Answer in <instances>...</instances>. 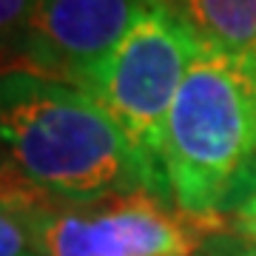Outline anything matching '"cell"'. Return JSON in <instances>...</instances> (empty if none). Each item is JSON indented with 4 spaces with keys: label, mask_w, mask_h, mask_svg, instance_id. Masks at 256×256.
<instances>
[{
    "label": "cell",
    "mask_w": 256,
    "mask_h": 256,
    "mask_svg": "<svg viewBox=\"0 0 256 256\" xmlns=\"http://www.w3.org/2000/svg\"><path fill=\"white\" fill-rule=\"evenodd\" d=\"M245 228H256V191L234 210V220H230V230H245Z\"/></svg>",
    "instance_id": "obj_10"
},
{
    "label": "cell",
    "mask_w": 256,
    "mask_h": 256,
    "mask_svg": "<svg viewBox=\"0 0 256 256\" xmlns=\"http://www.w3.org/2000/svg\"><path fill=\"white\" fill-rule=\"evenodd\" d=\"M256 162V57L200 48L171 106L162 171L185 216L222 225Z\"/></svg>",
    "instance_id": "obj_2"
},
{
    "label": "cell",
    "mask_w": 256,
    "mask_h": 256,
    "mask_svg": "<svg viewBox=\"0 0 256 256\" xmlns=\"http://www.w3.org/2000/svg\"><path fill=\"white\" fill-rule=\"evenodd\" d=\"M216 230L225 228L191 220L148 191L82 205L46 202L37 214L43 256H194Z\"/></svg>",
    "instance_id": "obj_4"
},
{
    "label": "cell",
    "mask_w": 256,
    "mask_h": 256,
    "mask_svg": "<svg viewBox=\"0 0 256 256\" xmlns=\"http://www.w3.org/2000/svg\"><path fill=\"white\" fill-rule=\"evenodd\" d=\"M200 48L168 0H142L120 43L77 86L108 111L156 168H162L165 122Z\"/></svg>",
    "instance_id": "obj_3"
},
{
    "label": "cell",
    "mask_w": 256,
    "mask_h": 256,
    "mask_svg": "<svg viewBox=\"0 0 256 256\" xmlns=\"http://www.w3.org/2000/svg\"><path fill=\"white\" fill-rule=\"evenodd\" d=\"M196 43L222 54L256 57V0H168Z\"/></svg>",
    "instance_id": "obj_6"
},
{
    "label": "cell",
    "mask_w": 256,
    "mask_h": 256,
    "mask_svg": "<svg viewBox=\"0 0 256 256\" xmlns=\"http://www.w3.org/2000/svg\"><path fill=\"white\" fill-rule=\"evenodd\" d=\"M0 174L60 205L140 191L171 202L165 171L92 94L28 68L0 72Z\"/></svg>",
    "instance_id": "obj_1"
},
{
    "label": "cell",
    "mask_w": 256,
    "mask_h": 256,
    "mask_svg": "<svg viewBox=\"0 0 256 256\" xmlns=\"http://www.w3.org/2000/svg\"><path fill=\"white\" fill-rule=\"evenodd\" d=\"M194 256H256V242L234 230H216L196 248Z\"/></svg>",
    "instance_id": "obj_9"
},
{
    "label": "cell",
    "mask_w": 256,
    "mask_h": 256,
    "mask_svg": "<svg viewBox=\"0 0 256 256\" xmlns=\"http://www.w3.org/2000/svg\"><path fill=\"white\" fill-rule=\"evenodd\" d=\"M234 234H239V236L250 239V242H256V228H245V230H234Z\"/></svg>",
    "instance_id": "obj_12"
},
{
    "label": "cell",
    "mask_w": 256,
    "mask_h": 256,
    "mask_svg": "<svg viewBox=\"0 0 256 256\" xmlns=\"http://www.w3.org/2000/svg\"><path fill=\"white\" fill-rule=\"evenodd\" d=\"M142 0H37L26 68L77 82L128 32Z\"/></svg>",
    "instance_id": "obj_5"
},
{
    "label": "cell",
    "mask_w": 256,
    "mask_h": 256,
    "mask_svg": "<svg viewBox=\"0 0 256 256\" xmlns=\"http://www.w3.org/2000/svg\"><path fill=\"white\" fill-rule=\"evenodd\" d=\"M256 191V162H254V168H250V176H248V185H245V200L250 196V194Z\"/></svg>",
    "instance_id": "obj_11"
},
{
    "label": "cell",
    "mask_w": 256,
    "mask_h": 256,
    "mask_svg": "<svg viewBox=\"0 0 256 256\" xmlns=\"http://www.w3.org/2000/svg\"><path fill=\"white\" fill-rule=\"evenodd\" d=\"M37 0H0V72L26 68Z\"/></svg>",
    "instance_id": "obj_8"
},
{
    "label": "cell",
    "mask_w": 256,
    "mask_h": 256,
    "mask_svg": "<svg viewBox=\"0 0 256 256\" xmlns=\"http://www.w3.org/2000/svg\"><path fill=\"white\" fill-rule=\"evenodd\" d=\"M46 200L0 174V256H43L37 242V214Z\"/></svg>",
    "instance_id": "obj_7"
}]
</instances>
